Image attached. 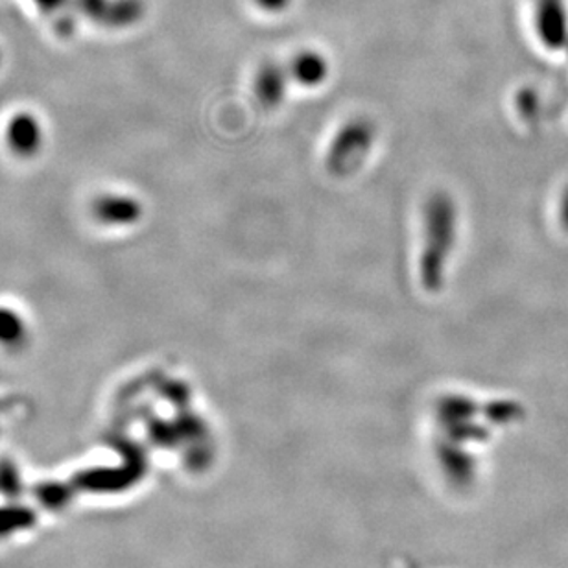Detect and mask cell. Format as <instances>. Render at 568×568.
<instances>
[{
    "label": "cell",
    "instance_id": "obj_1",
    "mask_svg": "<svg viewBox=\"0 0 568 568\" xmlns=\"http://www.w3.org/2000/svg\"><path fill=\"white\" fill-rule=\"evenodd\" d=\"M4 146L17 159L38 158L47 142L43 122L33 111H13L2 128Z\"/></svg>",
    "mask_w": 568,
    "mask_h": 568
},
{
    "label": "cell",
    "instance_id": "obj_2",
    "mask_svg": "<svg viewBox=\"0 0 568 568\" xmlns=\"http://www.w3.org/2000/svg\"><path fill=\"white\" fill-rule=\"evenodd\" d=\"M89 213L97 224L110 230H124L141 219L142 207L139 200L126 192H100L89 205Z\"/></svg>",
    "mask_w": 568,
    "mask_h": 568
},
{
    "label": "cell",
    "instance_id": "obj_3",
    "mask_svg": "<svg viewBox=\"0 0 568 568\" xmlns=\"http://www.w3.org/2000/svg\"><path fill=\"white\" fill-rule=\"evenodd\" d=\"M30 339V323L21 312L10 305H0V347L19 351Z\"/></svg>",
    "mask_w": 568,
    "mask_h": 568
},
{
    "label": "cell",
    "instance_id": "obj_4",
    "mask_svg": "<svg viewBox=\"0 0 568 568\" xmlns=\"http://www.w3.org/2000/svg\"><path fill=\"white\" fill-rule=\"evenodd\" d=\"M0 63H2V61H0Z\"/></svg>",
    "mask_w": 568,
    "mask_h": 568
}]
</instances>
